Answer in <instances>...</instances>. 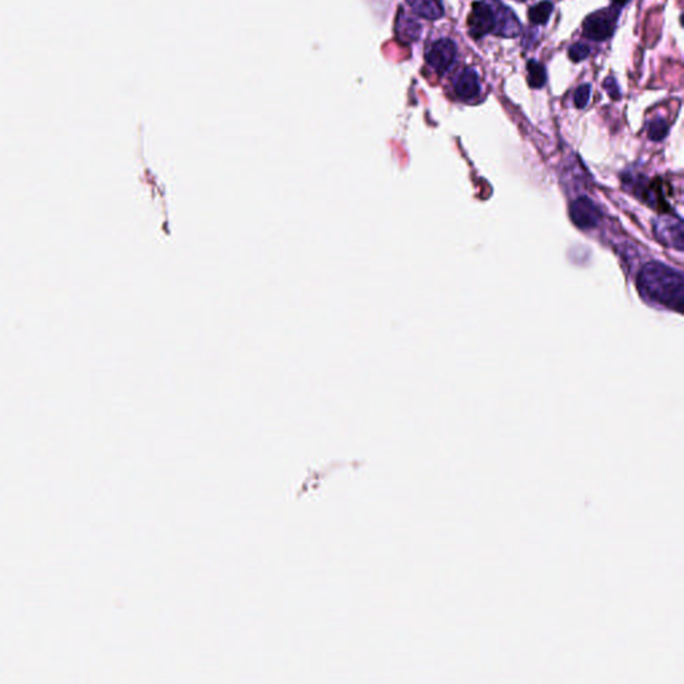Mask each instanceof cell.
Here are the masks:
<instances>
[{"instance_id": "ba28073f", "label": "cell", "mask_w": 684, "mask_h": 684, "mask_svg": "<svg viewBox=\"0 0 684 684\" xmlns=\"http://www.w3.org/2000/svg\"><path fill=\"white\" fill-rule=\"evenodd\" d=\"M455 92L457 96L465 102L476 99L479 96L481 87L476 70L467 67L457 75L455 81Z\"/></svg>"}, {"instance_id": "9c48e42d", "label": "cell", "mask_w": 684, "mask_h": 684, "mask_svg": "<svg viewBox=\"0 0 684 684\" xmlns=\"http://www.w3.org/2000/svg\"><path fill=\"white\" fill-rule=\"evenodd\" d=\"M412 10L421 18L428 21H437L444 15V6L441 0H407Z\"/></svg>"}, {"instance_id": "9a60e30c", "label": "cell", "mask_w": 684, "mask_h": 684, "mask_svg": "<svg viewBox=\"0 0 684 684\" xmlns=\"http://www.w3.org/2000/svg\"><path fill=\"white\" fill-rule=\"evenodd\" d=\"M590 52H591L590 47L584 43H573L568 48V56H570V61L575 63L586 61L590 56Z\"/></svg>"}, {"instance_id": "30bf717a", "label": "cell", "mask_w": 684, "mask_h": 684, "mask_svg": "<svg viewBox=\"0 0 684 684\" xmlns=\"http://www.w3.org/2000/svg\"><path fill=\"white\" fill-rule=\"evenodd\" d=\"M396 31L403 41L414 42L421 35V24L416 22L414 19H412L411 17L401 12L398 19H397Z\"/></svg>"}, {"instance_id": "277c9868", "label": "cell", "mask_w": 684, "mask_h": 684, "mask_svg": "<svg viewBox=\"0 0 684 684\" xmlns=\"http://www.w3.org/2000/svg\"><path fill=\"white\" fill-rule=\"evenodd\" d=\"M457 47L453 41L442 38L434 42L427 51V61L429 66L438 74L444 75L456 59Z\"/></svg>"}, {"instance_id": "8fae6325", "label": "cell", "mask_w": 684, "mask_h": 684, "mask_svg": "<svg viewBox=\"0 0 684 684\" xmlns=\"http://www.w3.org/2000/svg\"><path fill=\"white\" fill-rule=\"evenodd\" d=\"M552 11H553L552 1H549V0L540 1L529 8V11H528L529 22L533 25H543L549 21Z\"/></svg>"}, {"instance_id": "52a82bcc", "label": "cell", "mask_w": 684, "mask_h": 684, "mask_svg": "<svg viewBox=\"0 0 684 684\" xmlns=\"http://www.w3.org/2000/svg\"><path fill=\"white\" fill-rule=\"evenodd\" d=\"M492 32L502 38H515L522 32V23L509 7L502 6L495 12V24Z\"/></svg>"}, {"instance_id": "d6986e66", "label": "cell", "mask_w": 684, "mask_h": 684, "mask_svg": "<svg viewBox=\"0 0 684 684\" xmlns=\"http://www.w3.org/2000/svg\"><path fill=\"white\" fill-rule=\"evenodd\" d=\"M495 1H499V0H495Z\"/></svg>"}, {"instance_id": "7a4b0ae2", "label": "cell", "mask_w": 684, "mask_h": 684, "mask_svg": "<svg viewBox=\"0 0 684 684\" xmlns=\"http://www.w3.org/2000/svg\"><path fill=\"white\" fill-rule=\"evenodd\" d=\"M619 17L620 8L614 6L595 11L584 21L583 32L593 42H604L614 35Z\"/></svg>"}, {"instance_id": "ac0fdd59", "label": "cell", "mask_w": 684, "mask_h": 684, "mask_svg": "<svg viewBox=\"0 0 684 684\" xmlns=\"http://www.w3.org/2000/svg\"><path fill=\"white\" fill-rule=\"evenodd\" d=\"M519 1H525V0H519Z\"/></svg>"}, {"instance_id": "5b68a950", "label": "cell", "mask_w": 684, "mask_h": 684, "mask_svg": "<svg viewBox=\"0 0 684 684\" xmlns=\"http://www.w3.org/2000/svg\"><path fill=\"white\" fill-rule=\"evenodd\" d=\"M495 24V12L492 8L484 3L476 1L472 6V11L468 17V30L473 39H480L487 34L492 32Z\"/></svg>"}, {"instance_id": "5bb4252c", "label": "cell", "mask_w": 684, "mask_h": 684, "mask_svg": "<svg viewBox=\"0 0 684 684\" xmlns=\"http://www.w3.org/2000/svg\"><path fill=\"white\" fill-rule=\"evenodd\" d=\"M591 92H592V87L588 83H584L580 87H577V90L575 92V95H573V103L577 109H584L588 105Z\"/></svg>"}, {"instance_id": "3957f363", "label": "cell", "mask_w": 684, "mask_h": 684, "mask_svg": "<svg viewBox=\"0 0 684 684\" xmlns=\"http://www.w3.org/2000/svg\"><path fill=\"white\" fill-rule=\"evenodd\" d=\"M654 233L659 242L676 250H684L683 222L679 218L664 215L654 224Z\"/></svg>"}, {"instance_id": "6da1fadb", "label": "cell", "mask_w": 684, "mask_h": 684, "mask_svg": "<svg viewBox=\"0 0 684 684\" xmlns=\"http://www.w3.org/2000/svg\"><path fill=\"white\" fill-rule=\"evenodd\" d=\"M640 296L654 306L683 313V274L661 262L645 264L638 275Z\"/></svg>"}, {"instance_id": "7c38bea8", "label": "cell", "mask_w": 684, "mask_h": 684, "mask_svg": "<svg viewBox=\"0 0 684 684\" xmlns=\"http://www.w3.org/2000/svg\"><path fill=\"white\" fill-rule=\"evenodd\" d=\"M526 71H528V85L532 89H542L546 85L547 71L540 62H537L535 59L528 61Z\"/></svg>"}, {"instance_id": "8992f818", "label": "cell", "mask_w": 684, "mask_h": 684, "mask_svg": "<svg viewBox=\"0 0 684 684\" xmlns=\"http://www.w3.org/2000/svg\"><path fill=\"white\" fill-rule=\"evenodd\" d=\"M570 215L572 222L583 230L595 228L600 220V211L597 206L586 197L577 198L570 204Z\"/></svg>"}, {"instance_id": "2e32d148", "label": "cell", "mask_w": 684, "mask_h": 684, "mask_svg": "<svg viewBox=\"0 0 684 684\" xmlns=\"http://www.w3.org/2000/svg\"><path fill=\"white\" fill-rule=\"evenodd\" d=\"M604 90L610 94V96H612L614 99H619L620 98V89H619V85L616 82L615 78L612 76H608L606 81H604Z\"/></svg>"}, {"instance_id": "4fadbf2b", "label": "cell", "mask_w": 684, "mask_h": 684, "mask_svg": "<svg viewBox=\"0 0 684 684\" xmlns=\"http://www.w3.org/2000/svg\"><path fill=\"white\" fill-rule=\"evenodd\" d=\"M668 123L665 122V119L663 118H656L654 119L650 126H648V138L651 140H655V142H659L661 139L667 137L668 134Z\"/></svg>"}, {"instance_id": "e0dca14e", "label": "cell", "mask_w": 684, "mask_h": 684, "mask_svg": "<svg viewBox=\"0 0 684 684\" xmlns=\"http://www.w3.org/2000/svg\"><path fill=\"white\" fill-rule=\"evenodd\" d=\"M630 1L631 0H612V4H614V7H616V8H621V7L627 6Z\"/></svg>"}]
</instances>
